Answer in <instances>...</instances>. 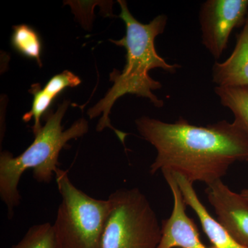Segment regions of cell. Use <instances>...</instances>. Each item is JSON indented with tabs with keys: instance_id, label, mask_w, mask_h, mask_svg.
I'll return each instance as SVG.
<instances>
[{
	"instance_id": "obj_1",
	"label": "cell",
	"mask_w": 248,
	"mask_h": 248,
	"mask_svg": "<svg viewBox=\"0 0 248 248\" xmlns=\"http://www.w3.org/2000/svg\"><path fill=\"white\" fill-rule=\"evenodd\" d=\"M135 124L156 151L152 175L172 173L208 186L221 179L234 163L248 161V136L234 121L197 126L182 117L170 124L144 116Z\"/></svg>"
},
{
	"instance_id": "obj_2",
	"label": "cell",
	"mask_w": 248,
	"mask_h": 248,
	"mask_svg": "<svg viewBox=\"0 0 248 248\" xmlns=\"http://www.w3.org/2000/svg\"><path fill=\"white\" fill-rule=\"evenodd\" d=\"M118 3L121 7L119 17L125 23V35L120 40L110 41L126 50L125 65L123 71L114 69L110 73V81L113 85L104 97L88 110L87 115L91 120L102 115L96 130L102 132L105 128H110L125 145L128 134L114 128L109 117L116 101L125 94H134L147 98L155 107L161 108L164 107V102L153 91L161 89L162 84L153 79L149 76V71L161 68L174 74L182 66L177 63H168L155 48V39L164 32L167 25V16L159 15L148 24H142L130 12L126 1L119 0Z\"/></svg>"
},
{
	"instance_id": "obj_3",
	"label": "cell",
	"mask_w": 248,
	"mask_h": 248,
	"mask_svg": "<svg viewBox=\"0 0 248 248\" xmlns=\"http://www.w3.org/2000/svg\"><path fill=\"white\" fill-rule=\"evenodd\" d=\"M70 101L62 102L55 112L45 115V124L35 135V140L22 154L14 156L9 151L0 154V197L7 208L8 218L14 216L19 205L21 195L18 190L22 174L32 170L37 182H50L58 169L59 156L71 140L81 138L89 131V122L79 119L69 128L63 130L62 122L69 107Z\"/></svg>"
},
{
	"instance_id": "obj_4",
	"label": "cell",
	"mask_w": 248,
	"mask_h": 248,
	"mask_svg": "<svg viewBox=\"0 0 248 248\" xmlns=\"http://www.w3.org/2000/svg\"><path fill=\"white\" fill-rule=\"evenodd\" d=\"M55 180L62 202L53 224L58 248H102L110 203L93 198L72 183L68 171L58 169Z\"/></svg>"
},
{
	"instance_id": "obj_5",
	"label": "cell",
	"mask_w": 248,
	"mask_h": 248,
	"mask_svg": "<svg viewBox=\"0 0 248 248\" xmlns=\"http://www.w3.org/2000/svg\"><path fill=\"white\" fill-rule=\"evenodd\" d=\"M108 200L110 209L102 248H157L161 226L144 194L137 187L120 189Z\"/></svg>"
},
{
	"instance_id": "obj_6",
	"label": "cell",
	"mask_w": 248,
	"mask_h": 248,
	"mask_svg": "<svg viewBox=\"0 0 248 248\" xmlns=\"http://www.w3.org/2000/svg\"><path fill=\"white\" fill-rule=\"evenodd\" d=\"M248 16V0H207L201 6L202 44L215 60L228 47L232 31L243 27Z\"/></svg>"
},
{
	"instance_id": "obj_7",
	"label": "cell",
	"mask_w": 248,
	"mask_h": 248,
	"mask_svg": "<svg viewBox=\"0 0 248 248\" xmlns=\"http://www.w3.org/2000/svg\"><path fill=\"white\" fill-rule=\"evenodd\" d=\"M217 221L240 245L248 248V202L222 182H213L205 189Z\"/></svg>"
},
{
	"instance_id": "obj_8",
	"label": "cell",
	"mask_w": 248,
	"mask_h": 248,
	"mask_svg": "<svg viewBox=\"0 0 248 248\" xmlns=\"http://www.w3.org/2000/svg\"><path fill=\"white\" fill-rule=\"evenodd\" d=\"M163 174L172 192L174 205L170 217L162 221V236L157 248H208L201 241L195 223L186 214V204L172 174Z\"/></svg>"
},
{
	"instance_id": "obj_9",
	"label": "cell",
	"mask_w": 248,
	"mask_h": 248,
	"mask_svg": "<svg viewBox=\"0 0 248 248\" xmlns=\"http://www.w3.org/2000/svg\"><path fill=\"white\" fill-rule=\"evenodd\" d=\"M212 77L220 87L248 86V16L231 56L222 63L215 62Z\"/></svg>"
},
{
	"instance_id": "obj_10",
	"label": "cell",
	"mask_w": 248,
	"mask_h": 248,
	"mask_svg": "<svg viewBox=\"0 0 248 248\" xmlns=\"http://www.w3.org/2000/svg\"><path fill=\"white\" fill-rule=\"evenodd\" d=\"M182 192L186 205L191 207L203 227L204 232L216 248H246L238 244L226 230L209 214L201 202L193 187V184L178 174H172Z\"/></svg>"
},
{
	"instance_id": "obj_11",
	"label": "cell",
	"mask_w": 248,
	"mask_h": 248,
	"mask_svg": "<svg viewBox=\"0 0 248 248\" xmlns=\"http://www.w3.org/2000/svg\"><path fill=\"white\" fill-rule=\"evenodd\" d=\"M215 92L222 106L231 110L234 116V122L248 136V86H216Z\"/></svg>"
},
{
	"instance_id": "obj_12",
	"label": "cell",
	"mask_w": 248,
	"mask_h": 248,
	"mask_svg": "<svg viewBox=\"0 0 248 248\" xmlns=\"http://www.w3.org/2000/svg\"><path fill=\"white\" fill-rule=\"evenodd\" d=\"M11 45L18 53L35 60L39 66H42V43L38 34L32 28L27 24L15 26Z\"/></svg>"
},
{
	"instance_id": "obj_13",
	"label": "cell",
	"mask_w": 248,
	"mask_h": 248,
	"mask_svg": "<svg viewBox=\"0 0 248 248\" xmlns=\"http://www.w3.org/2000/svg\"><path fill=\"white\" fill-rule=\"evenodd\" d=\"M11 248H58L53 224L45 223L31 227L22 240Z\"/></svg>"
},
{
	"instance_id": "obj_14",
	"label": "cell",
	"mask_w": 248,
	"mask_h": 248,
	"mask_svg": "<svg viewBox=\"0 0 248 248\" xmlns=\"http://www.w3.org/2000/svg\"><path fill=\"white\" fill-rule=\"evenodd\" d=\"M29 92L34 96L32 109L29 112L24 114L22 120L24 122H29L32 118L34 119V124L32 125V130L34 135H35L43 126L41 124L42 116L46 113V110H48L55 97L46 92L45 90L41 88L39 84L32 85Z\"/></svg>"
},
{
	"instance_id": "obj_15",
	"label": "cell",
	"mask_w": 248,
	"mask_h": 248,
	"mask_svg": "<svg viewBox=\"0 0 248 248\" xmlns=\"http://www.w3.org/2000/svg\"><path fill=\"white\" fill-rule=\"evenodd\" d=\"M81 81L79 77L77 76L72 72L66 70L60 74L53 77L43 89L46 92L53 95L54 97L62 93L68 87H76L81 84Z\"/></svg>"
},
{
	"instance_id": "obj_16",
	"label": "cell",
	"mask_w": 248,
	"mask_h": 248,
	"mask_svg": "<svg viewBox=\"0 0 248 248\" xmlns=\"http://www.w3.org/2000/svg\"><path fill=\"white\" fill-rule=\"evenodd\" d=\"M241 195L248 202V189H244L241 191Z\"/></svg>"
}]
</instances>
